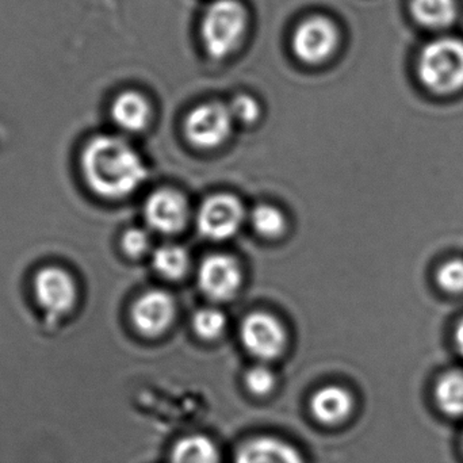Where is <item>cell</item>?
<instances>
[{"label":"cell","instance_id":"cell-9","mask_svg":"<svg viewBox=\"0 0 463 463\" xmlns=\"http://www.w3.org/2000/svg\"><path fill=\"white\" fill-rule=\"evenodd\" d=\"M241 282L239 263L225 253H214L203 259L198 271L201 290L216 301L231 299L239 291Z\"/></svg>","mask_w":463,"mask_h":463},{"label":"cell","instance_id":"cell-3","mask_svg":"<svg viewBox=\"0 0 463 463\" xmlns=\"http://www.w3.org/2000/svg\"><path fill=\"white\" fill-rule=\"evenodd\" d=\"M247 11L239 0H216L203 14V45L211 56L224 59L241 43L247 29Z\"/></svg>","mask_w":463,"mask_h":463},{"label":"cell","instance_id":"cell-19","mask_svg":"<svg viewBox=\"0 0 463 463\" xmlns=\"http://www.w3.org/2000/svg\"><path fill=\"white\" fill-rule=\"evenodd\" d=\"M253 230L260 236L277 237L283 233L286 228V219L279 209L272 205H259L250 214Z\"/></svg>","mask_w":463,"mask_h":463},{"label":"cell","instance_id":"cell-21","mask_svg":"<svg viewBox=\"0 0 463 463\" xmlns=\"http://www.w3.org/2000/svg\"><path fill=\"white\" fill-rule=\"evenodd\" d=\"M245 385L255 396H267L275 388L274 373L264 364L250 367L245 374Z\"/></svg>","mask_w":463,"mask_h":463},{"label":"cell","instance_id":"cell-12","mask_svg":"<svg viewBox=\"0 0 463 463\" xmlns=\"http://www.w3.org/2000/svg\"><path fill=\"white\" fill-rule=\"evenodd\" d=\"M354 399L347 389L337 385L318 389L310 400V412L324 426H337L350 418Z\"/></svg>","mask_w":463,"mask_h":463},{"label":"cell","instance_id":"cell-23","mask_svg":"<svg viewBox=\"0 0 463 463\" xmlns=\"http://www.w3.org/2000/svg\"><path fill=\"white\" fill-rule=\"evenodd\" d=\"M438 283L449 293H463V260L454 259L440 267L438 272Z\"/></svg>","mask_w":463,"mask_h":463},{"label":"cell","instance_id":"cell-20","mask_svg":"<svg viewBox=\"0 0 463 463\" xmlns=\"http://www.w3.org/2000/svg\"><path fill=\"white\" fill-rule=\"evenodd\" d=\"M227 326V317L222 310L203 307L193 317V328L198 336L205 340H214L222 336Z\"/></svg>","mask_w":463,"mask_h":463},{"label":"cell","instance_id":"cell-2","mask_svg":"<svg viewBox=\"0 0 463 463\" xmlns=\"http://www.w3.org/2000/svg\"><path fill=\"white\" fill-rule=\"evenodd\" d=\"M419 75L427 89L453 94L463 87V41L439 38L421 52Z\"/></svg>","mask_w":463,"mask_h":463},{"label":"cell","instance_id":"cell-18","mask_svg":"<svg viewBox=\"0 0 463 463\" xmlns=\"http://www.w3.org/2000/svg\"><path fill=\"white\" fill-rule=\"evenodd\" d=\"M152 266L165 279H179L189 269V255L179 245H162L152 255Z\"/></svg>","mask_w":463,"mask_h":463},{"label":"cell","instance_id":"cell-25","mask_svg":"<svg viewBox=\"0 0 463 463\" xmlns=\"http://www.w3.org/2000/svg\"><path fill=\"white\" fill-rule=\"evenodd\" d=\"M456 343L459 353H461V355L463 356V320L459 323L458 328H457Z\"/></svg>","mask_w":463,"mask_h":463},{"label":"cell","instance_id":"cell-7","mask_svg":"<svg viewBox=\"0 0 463 463\" xmlns=\"http://www.w3.org/2000/svg\"><path fill=\"white\" fill-rule=\"evenodd\" d=\"M339 30L326 16H312L298 24L291 40L294 53L301 61L318 64L336 51Z\"/></svg>","mask_w":463,"mask_h":463},{"label":"cell","instance_id":"cell-16","mask_svg":"<svg viewBox=\"0 0 463 463\" xmlns=\"http://www.w3.org/2000/svg\"><path fill=\"white\" fill-rule=\"evenodd\" d=\"M413 15L431 29L450 26L457 18V5L454 0H412Z\"/></svg>","mask_w":463,"mask_h":463},{"label":"cell","instance_id":"cell-11","mask_svg":"<svg viewBox=\"0 0 463 463\" xmlns=\"http://www.w3.org/2000/svg\"><path fill=\"white\" fill-rule=\"evenodd\" d=\"M175 317V302L163 290L143 294L133 305L132 320L138 332L146 336L163 334Z\"/></svg>","mask_w":463,"mask_h":463},{"label":"cell","instance_id":"cell-4","mask_svg":"<svg viewBox=\"0 0 463 463\" xmlns=\"http://www.w3.org/2000/svg\"><path fill=\"white\" fill-rule=\"evenodd\" d=\"M33 294L46 320L60 321L70 316L78 305V282L67 269L51 264L35 272Z\"/></svg>","mask_w":463,"mask_h":463},{"label":"cell","instance_id":"cell-17","mask_svg":"<svg viewBox=\"0 0 463 463\" xmlns=\"http://www.w3.org/2000/svg\"><path fill=\"white\" fill-rule=\"evenodd\" d=\"M438 407L451 418L463 416V373L450 372L442 375L435 388Z\"/></svg>","mask_w":463,"mask_h":463},{"label":"cell","instance_id":"cell-14","mask_svg":"<svg viewBox=\"0 0 463 463\" xmlns=\"http://www.w3.org/2000/svg\"><path fill=\"white\" fill-rule=\"evenodd\" d=\"M111 118L125 132H141L146 129L151 118L148 100L140 92H122L111 105Z\"/></svg>","mask_w":463,"mask_h":463},{"label":"cell","instance_id":"cell-1","mask_svg":"<svg viewBox=\"0 0 463 463\" xmlns=\"http://www.w3.org/2000/svg\"><path fill=\"white\" fill-rule=\"evenodd\" d=\"M80 171L89 189L110 201L129 197L148 176L137 151L114 135H98L87 141L81 149Z\"/></svg>","mask_w":463,"mask_h":463},{"label":"cell","instance_id":"cell-13","mask_svg":"<svg viewBox=\"0 0 463 463\" xmlns=\"http://www.w3.org/2000/svg\"><path fill=\"white\" fill-rule=\"evenodd\" d=\"M234 463H305L299 451L271 437H259L242 443Z\"/></svg>","mask_w":463,"mask_h":463},{"label":"cell","instance_id":"cell-5","mask_svg":"<svg viewBox=\"0 0 463 463\" xmlns=\"http://www.w3.org/2000/svg\"><path fill=\"white\" fill-rule=\"evenodd\" d=\"M233 118L227 105L208 102L193 109L184 121V133L193 146L211 149L230 137Z\"/></svg>","mask_w":463,"mask_h":463},{"label":"cell","instance_id":"cell-22","mask_svg":"<svg viewBox=\"0 0 463 463\" xmlns=\"http://www.w3.org/2000/svg\"><path fill=\"white\" fill-rule=\"evenodd\" d=\"M228 109H230L233 121H239L245 125L253 124L260 116L258 100L247 94L237 95L234 99H232Z\"/></svg>","mask_w":463,"mask_h":463},{"label":"cell","instance_id":"cell-8","mask_svg":"<svg viewBox=\"0 0 463 463\" xmlns=\"http://www.w3.org/2000/svg\"><path fill=\"white\" fill-rule=\"evenodd\" d=\"M244 222L241 203L231 194L209 197L200 208L197 227L211 240H227L239 232Z\"/></svg>","mask_w":463,"mask_h":463},{"label":"cell","instance_id":"cell-24","mask_svg":"<svg viewBox=\"0 0 463 463\" xmlns=\"http://www.w3.org/2000/svg\"><path fill=\"white\" fill-rule=\"evenodd\" d=\"M122 250L130 258H140L151 247V236L141 228H130L121 240Z\"/></svg>","mask_w":463,"mask_h":463},{"label":"cell","instance_id":"cell-15","mask_svg":"<svg viewBox=\"0 0 463 463\" xmlns=\"http://www.w3.org/2000/svg\"><path fill=\"white\" fill-rule=\"evenodd\" d=\"M220 451L203 435L182 438L171 451L170 463H220Z\"/></svg>","mask_w":463,"mask_h":463},{"label":"cell","instance_id":"cell-10","mask_svg":"<svg viewBox=\"0 0 463 463\" xmlns=\"http://www.w3.org/2000/svg\"><path fill=\"white\" fill-rule=\"evenodd\" d=\"M146 222L152 230L163 234L178 233L189 219L186 198L173 189L152 193L144 208Z\"/></svg>","mask_w":463,"mask_h":463},{"label":"cell","instance_id":"cell-6","mask_svg":"<svg viewBox=\"0 0 463 463\" xmlns=\"http://www.w3.org/2000/svg\"><path fill=\"white\" fill-rule=\"evenodd\" d=\"M240 337L245 350L260 361H272L286 348L285 328L278 318L266 312L248 315L240 326Z\"/></svg>","mask_w":463,"mask_h":463}]
</instances>
